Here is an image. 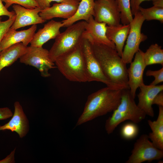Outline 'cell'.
Segmentation results:
<instances>
[{"mask_svg": "<svg viewBox=\"0 0 163 163\" xmlns=\"http://www.w3.org/2000/svg\"><path fill=\"white\" fill-rule=\"evenodd\" d=\"M91 46L94 56L108 79L120 89H129L126 64L123 61L116 49L103 44H94Z\"/></svg>", "mask_w": 163, "mask_h": 163, "instance_id": "1", "label": "cell"}, {"mask_svg": "<svg viewBox=\"0 0 163 163\" xmlns=\"http://www.w3.org/2000/svg\"><path fill=\"white\" fill-rule=\"evenodd\" d=\"M122 89L107 86L90 94L76 125L113 111L120 103Z\"/></svg>", "mask_w": 163, "mask_h": 163, "instance_id": "2", "label": "cell"}, {"mask_svg": "<svg viewBox=\"0 0 163 163\" xmlns=\"http://www.w3.org/2000/svg\"><path fill=\"white\" fill-rule=\"evenodd\" d=\"M128 89L122 90L120 102L106 120L105 129L108 134L112 133L118 125L126 120L136 124L145 118L146 114L138 106Z\"/></svg>", "mask_w": 163, "mask_h": 163, "instance_id": "3", "label": "cell"}, {"mask_svg": "<svg viewBox=\"0 0 163 163\" xmlns=\"http://www.w3.org/2000/svg\"><path fill=\"white\" fill-rule=\"evenodd\" d=\"M85 21H81L67 27L55 38L50 50V58L53 62L59 57L70 52L79 46L83 39Z\"/></svg>", "mask_w": 163, "mask_h": 163, "instance_id": "4", "label": "cell"}, {"mask_svg": "<svg viewBox=\"0 0 163 163\" xmlns=\"http://www.w3.org/2000/svg\"><path fill=\"white\" fill-rule=\"evenodd\" d=\"M54 63L60 72L69 81L87 82L81 45L74 50L58 57Z\"/></svg>", "mask_w": 163, "mask_h": 163, "instance_id": "5", "label": "cell"}, {"mask_svg": "<svg viewBox=\"0 0 163 163\" xmlns=\"http://www.w3.org/2000/svg\"><path fill=\"white\" fill-rule=\"evenodd\" d=\"M145 20L139 11L134 15V17L130 23V29L126 45L121 58L123 61L127 64L133 61L134 55L140 49L141 43L148 38L147 35L141 32L142 24Z\"/></svg>", "mask_w": 163, "mask_h": 163, "instance_id": "6", "label": "cell"}, {"mask_svg": "<svg viewBox=\"0 0 163 163\" xmlns=\"http://www.w3.org/2000/svg\"><path fill=\"white\" fill-rule=\"evenodd\" d=\"M81 46L85 61L87 82H100L109 88L121 89L113 84L105 76L93 53L90 43L86 39L83 38Z\"/></svg>", "mask_w": 163, "mask_h": 163, "instance_id": "7", "label": "cell"}, {"mask_svg": "<svg viewBox=\"0 0 163 163\" xmlns=\"http://www.w3.org/2000/svg\"><path fill=\"white\" fill-rule=\"evenodd\" d=\"M163 150L156 147L148 135H142L134 144L131 154L126 163H141L159 160L163 158Z\"/></svg>", "mask_w": 163, "mask_h": 163, "instance_id": "8", "label": "cell"}, {"mask_svg": "<svg viewBox=\"0 0 163 163\" xmlns=\"http://www.w3.org/2000/svg\"><path fill=\"white\" fill-rule=\"evenodd\" d=\"M19 60L21 63L36 68L44 77L50 76L49 70L56 67L50 58L49 51L43 47L28 46L27 51Z\"/></svg>", "mask_w": 163, "mask_h": 163, "instance_id": "9", "label": "cell"}, {"mask_svg": "<svg viewBox=\"0 0 163 163\" xmlns=\"http://www.w3.org/2000/svg\"><path fill=\"white\" fill-rule=\"evenodd\" d=\"M93 17L96 21L108 26L120 24V12L115 0L95 1Z\"/></svg>", "mask_w": 163, "mask_h": 163, "instance_id": "10", "label": "cell"}, {"mask_svg": "<svg viewBox=\"0 0 163 163\" xmlns=\"http://www.w3.org/2000/svg\"><path fill=\"white\" fill-rule=\"evenodd\" d=\"M107 25L104 23L96 21L93 16L85 22L83 38L91 44H100L107 45L116 49L114 44L106 35Z\"/></svg>", "mask_w": 163, "mask_h": 163, "instance_id": "11", "label": "cell"}, {"mask_svg": "<svg viewBox=\"0 0 163 163\" xmlns=\"http://www.w3.org/2000/svg\"><path fill=\"white\" fill-rule=\"evenodd\" d=\"M143 53L139 49L136 53L134 60L130 63L127 70L129 89L134 99L137 89L144 83L143 75L146 66L144 61Z\"/></svg>", "mask_w": 163, "mask_h": 163, "instance_id": "12", "label": "cell"}, {"mask_svg": "<svg viewBox=\"0 0 163 163\" xmlns=\"http://www.w3.org/2000/svg\"><path fill=\"white\" fill-rule=\"evenodd\" d=\"M12 8L15 13V18L10 27L14 29L42 24L45 21L39 15V13L42 10L38 7L29 9L19 5L14 4Z\"/></svg>", "mask_w": 163, "mask_h": 163, "instance_id": "13", "label": "cell"}, {"mask_svg": "<svg viewBox=\"0 0 163 163\" xmlns=\"http://www.w3.org/2000/svg\"><path fill=\"white\" fill-rule=\"evenodd\" d=\"M79 2L76 0H65L42 10L39 14L45 21L56 18L68 19L75 14Z\"/></svg>", "mask_w": 163, "mask_h": 163, "instance_id": "14", "label": "cell"}, {"mask_svg": "<svg viewBox=\"0 0 163 163\" xmlns=\"http://www.w3.org/2000/svg\"><path fill=\"white\" fill-rule=\"evenodd\" d=\"M14 106V112L11 118L7 123L0 125V131L9 130L16 132L21 138L28 132L29 122L20 103L16 101Z\"/></svg>", "mask_w": 163, "mask_h": 163, "instance_id": "15", "label": "cell"}, {"mask_svg": "<svg viewBox=\"0 0 163 163\" xmlns=\"http://www.w3.org/2000/svg\"><path fill=\"white\" fill-rule=\"evenodd\" d=\"M37 28V24L29 28L17 31L10 27L6 33L1 42L2 50L15 44L22 43L26 46L32 40Z\"/></svg>", "mask_w": 163, "mask_h": 163, "instance_id": "16", "label": "cell"}, {"mask_svg": "<svg viewBox=\"0 0 163 163\" xmlns=\"http://www.w3.org/2000/svg\"><path fill=\"white\" fill-rule=\"evenodd\" d=\"M140 91L138 97V106L145 113L146 115L153 117L154 113L152 107V102L155 96L163 91V85H147L144 83L139 88Z\"/></svg>", "mask_w": 163, "mask_h": 163, "instance_id": "17", "label": "cell"}, {"mask_svg": "<svg viewBox=\"0 0 163 163\" xmlns=\"http://www.w3.org/2000/svg\"><path fill=\"white\" fill-rule=\"evenodd\" d=\"M63 27L61 22L53 20L45 24L43 28L39 29L35 33L30 42V46L41 47L46 43L52 39H55L60 33V29Z\"/></svg>", "mask_w": 163, "mask_h": 163, "instance_id": "18", "label": "cell"}, {"mask_svg": "<svg viewBox=\"0 0 163 163\" xmlns=\"http://www.w3.org/2000/svg\"><path fill=\"white\" fill-rule=\"evenodd\" d=\"M130 29V24H119L115 26H107L106 35L115 44L116 50L121 56L124 43Z\"/></svg>", "mask_w": 163, "mask_h": 163, "instance_id": "19", "label": "cell"}, {"mask_svg": "<svg viewBox=\"0 0 163 163\" xmlns=\"http://www.w3.org/2000/svg\"><path fill=\"white\" fill-rule=\"evenodd\" d=\"M28 49V46L19 43L2 50L0 54V74L3 68L11 65L25 53Z\"/></svg>", "mask_w": 163, "mask_h": 163, "instance_id": "20", "label": "cell"}, {"mask_svg": "<svg viewBox=\"0 0 163 163\" xmlns=\"http://www.w3.org/2000/svg\"><path fill=\"white\" fill-rule=\"evenodd\" d=\"M94 1V0H81L74 15L62 21L63 27H67L79 21L87 22L91 17H93Z\"/></svg>", "mask_w": 163, "mask_h": 163, "instance_id": "21", "label": "cell"}, {"mask_svg": "<svg viewBox=\"0 0 163 163\" xmlns=\"http://www.w3.org/2000/svg\"><path fill=\"white\" fill-rule=\"evenodd\" d=\"M148 123L152 132L148 135L153 145L163 150V106H159L158 117L156 120H148Z\"/></svg>", "mask_w": 163, "mask_h": 163, "instance_id": "22", "label": "cell"}, {"mask_svg": "<svg viewBox=\"0 0 163 163\" xmlns=\"http://www.w3.org/2000/svg\"><path fill=\"white\" fill-rule=\"evenodd\" d=\"M144 61L146 66L154 64L163 65V50L157 43L151 45L143 53Z\"/></svg>", "mask_w": 163, "mask_h": 163, "instance_id": "23", "label": "cell"}, {"mask_svg": "<svg viewBox=\"0 0 163 163\" xmlns=\"http://www.w3.org/2000/svg\"><path fill=\"white\" fill-rule=\"evenodd\" d=\"M139 11L145 20H157L161 23H163V8L154 6L148 8H144L140 6Z\"/></svg>", "mask_w": 163, "mask_h": 163, "instance_id": "24", "label": "cell"}, {"mask_svg": "<svg viewBox=\"0 0 163 163\" xmlns=\"http://www.w3.org/2000/svg\"><path fill=\"white\" fill-rule=\"evenodd\" d=\"M120 12V22L122 24H129L133 18L131 10L130 0H115Z\"/></svg>", "mask_w": 163, "mask_h": 163, "instance_id": "25", "label": "cell"}, {"mask_svg": "<svg viewBox=\"0 0 163 163\" xmlns=\"http://www.w3.org/2000/svg\"><path fill=\"white\" fill-rule=\"evenodd\" d=\"M139 133V128L136 123H128L122 127L120 131L122 137L126 139H131L136 137Z\"/></svg>", "mask_w": 163, "mask_h": 163, "instance_id": "26", "label": "cell"}, {"mask_svg": "<svg viewBox=\"0 0 163 163\" xmlns=\"http://www.w3.org/2000/svg\"><path fill=\"white\" fill-rule=\"evenodd\" d=\"M5 3V6L8 9L13 4L21 5L26 8L33 9L38 7L34 0H2Z\"/></svg>", "mask_w": 163, "mask_h": 163, "instance_id": "27", "label": "cell"}, {"mask_svg": "<svg viewBox=\"0 0 163 163\" xmlns=\"http://www.w3.org/2000/svg\"><path fill=\"white\" fill-rule=\"evenodd\" d=\"M15 18V15L5 21H2V18L0 17V54L2 51L1 42L5 34L11 27Z\"/></svg>", "mask_w": 163, "mask_h": 163, "instance_id": "28", "label": "cell"}, {"mask_svg": "<svg viewBox=\"0 0 163 163\" xmlns=\"http://www.w3.org/2000/svg\"><path fill=\"white\" fill-rule=\"evenodd\" d=\"M145 74L147 76H153L154 78V80L150 84L151 85H157L163 82V67L157 70H148Z\"/></svg>", "mask_w": 163, "mask_h": 163, "instance_id": "29", "label": "cell"}, {"mask_svg": "<svg viewBox=\"0 0 163 163\" xmlns=\"http://www.w3.org/2000/svg\"><path fill=\"white\" fill-rule=\"evenodd\" d=\"M37 4L38 7L42 10L48 8L51 6L50 3L52 2H56L57 3L64 2L65 0H34Z\"/></svg>", "mask_w": 163, "mask_h": 163, "instance_id": "30", "label": "cell"}, {"mask_svg": "<svg viewBox=\"0 0 163 163\" xmlns=\"http://www.w3.org/2000/svg\"><path fill=\"white\" fill-rule=\"evenodd\" d=\"M153 0H130V6L131 11L133 15H134L139 11V8L140 5L143 2L145 1Z\"/></svg>", "mask_w": 163, "mask_h": 163, "instance_id": "31", "label": "cell"}, {"mask_svg": "<svg viewBox=\"0 0 163 163\" xmlns=\"http://www.w3.org/2000/svg\"><path fill=\"white\" fill-rule=\"evenodd\" d=\"M13 113L8 107L0 108V120L7 119L12 117Z\"/></svg>", "mask_w": 163, "mask_h": 163, "instance_id": "32", "label": "cell"}, {"mask_svg": "<svg viewBox=\"0 0 163 163\" xmlns=\"http://www.w3.org/2000/svg\"><path fill=\"white\" fill-rule=\"evenodd\" d=\"M15 15L14 11H9L3 5L2 0H0V17L2 16H6L9 18L12 17Z\"/></svg>", "mask_w": 163, "mask_h": 163, "instance_id": "33", "label": "cell"}, {"mask_svg": "<svg viewBox=\"0 0 163 163\" xmlns=\"http://www.w3.org/2000/svg\"><path fill=\"white\" fill-rule=\"evenodd\" d=\"M156 104L158 106H163V92L161 91L155 97L152 102V105Z\"/></svg>", "mask_w": 163, "mask_h": 163, "instance_id": "34", "label": "cell"}, {"mask_svg": "<svg viewBox=\"0 0 163 163\" xmlns=\"http://www.w3.org/2000/svg\"><path fill=\"white\" fill-rule=\"evenodd\" d=\"M15 151V149H14L10 154L7 156L5 158L0 160V163L14 162V155Z\"/></svg>", "mask_w": 163, "mask_h": 163, "instance_id": "35", "label": "cell"}, {"mask_svg": "<svg viewBox=\"0 0 163 163\" xmlns=\"http://www.w3.org/2000/svg\"><path fill=\"white\" fill-rule=\"evenodd\" d=\"M152 1L153 6L163 8V0H153Z\"/></svg>", "mask_w": 163, "mask_h": 163, "instance_id": "36", "label": "cell"}, {"mask_svg": "<svg viewBox=\"0 0 163 163\" xmlns=\"http://www.w3.org/2000/svg\"><path fill=\"white\" fill-rule=\"evenodd\" d=\"M76 0L79 1V2H80V1H81V0Z\"/></svg>", "mask_w": 163, "mask_h": 163, "instance_id": "37", "label": "cell"}, {"mask_svg": "<svg viewBox=\"0 0 163 163\" xmlns=\"http://www.w3.org/2000/svg\"><path fill=\"white\" fill-rule=\"evenodd\" d=\"M95 1L99 0H94Z\"/></svg>", "mask_w": 163, "mask_h": 163, "instance_id": "38", "label": "cell"}]
</instances>
